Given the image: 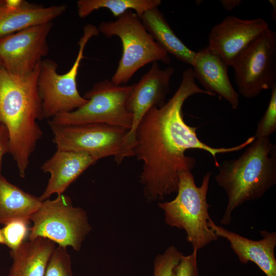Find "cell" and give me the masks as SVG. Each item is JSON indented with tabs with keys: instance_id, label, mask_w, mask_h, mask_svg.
Wrapping results in <instances>:
<instances>
[{
	"instance_id": "6da1fadb",
	"label": "cell",
	"mask_w": 276,
	"mask_h": 276,
	"mask_svg": "<svg viewBox=\"0 0 276 276\" xmlns=\"http://www.w3.org/2000/svg\"><path fill=\"white\" fill-rule=\"evenodd\" d=\"M195 79L192 68L184 71L172 98L161 107H152L136 130L133 156L143 162L140 181L149 201L162 200L177 192L180 172L191 170L196 165L193 157L185 155L187 150L198 149L209 152L218 167V154L239 151L255 139L254 136L249 137L229 148H214L200 141L196 133L197 127L185 122L182 111L184 102L191 96L196 94L210 96L196 84Z\"/></svg>"
},
{
	"instance_id": "7a4b0ae2",
	"label": "cell",
	"mask_w": 276,
	"mask_h": 276,
	"mask_svg": "<svg viewBox=\"0 0 276 276\" xmlns=\"http://www.w3.org/2000/svg\"><path fill=\"white\" fill-rule=\"evenodd\" d=\"M39 66L25 77L13 75L0 66V123L8 131L10 152L22 178L42 134L37 123L43 119L37 88Z\"/></svg>"
},
{
	"instance_id": "3957f363",
	"label": "cell",
	"mask_w": 276,
	"mask_h": 276,
	"mask_svg": "<svg viewBox=\"0 0 276 276\" xmlns=\"http://www.w3.org/2000/svg\"><path fill=\"white\" fill-rule=\"evenodd\" d=\"M215 178L227 196L220 220L229 225L234 211L244 203L258 199L276 183V146L269 137L255 138L237 159L224 160Z\"/></svg>"
},
{
	"instance_id": "277c9868",
	"label": "cell",
	"mask_w": 276,
	"mask_h": 276,
	"mask_svg": "<svg viewBox=\"0 0 276 276\" xmlns=\"http://www.w3.org/2000/svg\"><path fill=\"white\" fill-rule=\"evenodd\" d=\"M211 174L207 172L201 185L197 186L191 170L180 171L176 196L158 203L164 212L166 223L185 231L187 241L197 250L218 239L208 225L210 205L206 197Z\"/></svg>"
},
{
	"instance_id": "5b68a950",
	"label": "cell",
	"mask_w": 276,
	"mask_h": 276,
	"mask_svg": "<svg viewBox=\"0 0 276 276\" xmlns=\"http://www.w3.org/2000/svg\"><path fill=\"white\" fill-rule=\"evenodd\" d=\"M99 33L107 38L117 36L121 40L122 54L111 81L126 85L133 75L145 65L158 61L169 64V54L147 31L140 18L129 10L114 21L101 22Z\"/></svg>"
},
{
	"instance_id": "8992f818",
	"label": "cell",
	"mask_w": 276,
	"mask_h": 276,
	"mask_svg": "<svg viewBox=\"0 0 276 276\" xmlns=\"http://www.w3.org/2000/svg\"><path fill=\"white\" fill-rule=\"evenodd\" d=\"M98 28L87 24L77 44L79 50L70 69L59 74L57 63L52 59H43L39 66L37 88L41 99L43 119H52L56 116L75 110L87 102L77 87V77L84 51L89 40L99 34Z\"/></svg>"
},
{
	"instance_id": "52a82bcc",
	"label": "cell",
	"mask_w": 276,
	"mask_h": 276,
	"mask_svg": "<svg viewBox=\"0 0 276 276\" xmlns=\"http://www.w3.org/2000/svg\"><path fill=\"white\" fill-rule=\"evenodd\" d=\"M30 220L33 224L29 228V240L44 238L75 251L81 249L92 229L86 211L74 206L70 197L63 194L42 201Z\"/></svg>"
},
{
	"instance_id": "ba28073f",
	"label": "cell",
	"mask_w": 276,
	"mask_h": 276,
	"mask_svg": "<svg viewBox=\"0 0 276 276\" xmlns=\"http://www.w3.org/2000/svg\"><path fill=\"white\" fill-rule=\"evenodd\" d=\"M132 86L117 85L108 79L98 82L83 96L87 100L85 104L72 111L59 114L50 122L62 125L103 123L129 131L132 116L126 103Z\"/></svg>"
},
{
	"instance_id": "9c48e42d",
	"label": "cell",
	"mask_w": 276,
	"mask_h": 276,
	"mask_svg": "<svg viewBox=\"0 0 276 276\" xmlns=\"http://www.w3.org/2000/svg\"><path fill=\"white\" fill-rule=\"evenodd\" d=\"M239 93L251 99L276 86V33L268 28L232 66Z\"/></svg>"
},
{
	"instance_id": "30bf717a",
	"label": "cell",
	"mask_w": 276,
	"mask_h": 276,
	"mask_svg": "<svg viewBox=\"0 0 276 276\" xmlns=\"http://www.w3.org/2000/svg\"><path fill=\"white\" fill-rule=\"evenodd\" d=\"M57 149L88 154L97 160L120 152L128 130L103 124L62 125L49 122Z\"/></svg>"
},
{
	"instance_id": "8fae6325",
	"label": "cell",
	"mask_w": 276,
	"mask_h": 276,
	"mask_svg": "<svg viewBox=\"0 0 276 276\" xmlns=\"http://www.w3.org/2000/svg\"><path fill=\"white\" fill-rule=\"evenodd\" d=\"M175 69L169 66L160 68L157 62H152L151 68L135 83L127 99L126 106L132 114L131 127L128 131L119 154L114 158L120 164L126 157L133 156V149L135 144V132L146 113L153 107H161L165 103L169 92L171 78Z\"/></svg>"
},
{
	"instance_id": "7c38bea8",
	"label": "cell",
	"mask_w": 276,
	"mask_h": 276,
	"mask_svg": "<svg viewBox=\"0 0 276 276\" xmlns=\"http://www.w3.org/2000/svg\"><path fill=\"white\" fill-rule=\"evenodd\" d=\"M52 22L33 26L0 38V66L25 77L39 67L49 53L47 38Z\"/></svg>"
},
{
	"instance_id": "4fadbf2b",
	"label": "cell",
	"mask_w": 276,
	"mask_h": 276,
	"mask_svg": "<svg viewBox=\"0 0 276 276\" xmlns=\"http://www.w3.org/2000/svg\"><path fill=\"white\" fill-rule=\"evenodd\" d=\"M269 28L261 18L244 19L228 16L214 26L208 48L232 66L241 54Z\"/></svg>"
},
{
	"instance_id": "5bb4252c",
	"label": "cell",
	"mask_w": 276,
	"mask_h": 276,
	"mask_svg": "<svg viewBox=\"0 0 276 276\" xmlns=\"http://www.w3.org/2000/svg\"><path fill=\"white\" fill-rule=\"evenodd\" d=\"M209 227L217 237L225 239L242 264L252 262L266 276H276V232L266 230L260 232L262 239L253 240L217 225L211 218Z\"/></svg>"
},
{
	"instance_id": "9a60e30c",
	"label": "cell",
	"mask_w": 276,
	"mask_h": 276,
	"mask_svg": "<svg viewBox=\"0 0 276 276\" xmlns=\"http://www.w3.org/2000/svg\"><path fill=\"white\" fill-rule=\"evenodd\" d=\"M66 8L65 5L45 7L22 0H0V38L51 22L63 14Z\"/></svg>"
},
{
	"instance_id": "2e32d148",
	"label": "cell",
	"mask_w": 276,
	"mask_h": 276,
	"mask_svg": "<svg viewBox=\"0 0 276 276\" xmlns=\"http://www.w3.org/2000/svg\"><path fill=\"white\" fill-rule=\"evenodd\" d=\"M98 160L82 152L57 149L41 167L50 174L46 188L39 197L43 201L54 194H62L87 168Z\"/></svg>"
},
{
	"instance_id": "e0dca14e",
	"label": "cell",
	"mask_w": 276,
	"mask_h": 276,
	"mask_svg": "<svg viewBox=\"0 0 276 276\" xmlns=\"http://www.w3.org/2000/svg\"><path fill=\"white\" fill-rule=\"evenodd\" d=\"M192 66L195 79L210 96L217 94L225 99L233 109H238L239 95L229 79V66L222 59L206 47L196 52Z\"/></svg>"
},
{
	"instance_id": "ac0fdd59",
	"label": "cell",
	"mask_w": 276,
	"mask_h": 276,
	"mask_svg": "<svg viewBox=\"0 0 276 276\" xmlns=\"http://www.w3.org/2000/svg\"><path fill=\"white\" fill-rule=\"evenodd\" d=\"M55 244L41 237L24 241L10 251L13 261L8 276H44Z\"/></svg>"
},
{
	"instance_id": "d6986e66",
	"label": "cell",
	"mask_w": 276,
	"mask_h": 276,
	"mask_svg": "<svg viewBox=\"0 0 276 276\" xmlns=\"http://www.w3.org/2000/svg\"><path fill=\"white\" fill-rule=\"evenodd\" d=\"M140 19L147 31L168 54L193 65L196 52L189 49L177 36L158 8L147 11Z\"/></svg>"
},
{
	"instance_id": "ffe728a7",
	"label": "cell",
	"mask_w": 276,
	"mask_h": 276,
	"mask_svg": "<svg viewBox=\"0 0 276 276\" xmlns=\"http://www.w3.org/2000/svg\"><path fill=\"white\" fill-rule=\"evenodd\" d=\"M42 201L0 175V224L6 225L18 219L30 220Z\"/></svg>"
},
{
	"instance_id": "44dd1931",
	"label": "cell",
	"mask_w": 276,
	"mask_h": 276,
	"mask_svg": "<svg viewBox=\"0 0 276 276\" xmlns=\"http://www.w3.org/2000/svg\"><path fill=\"white\" fill-rule=\"evenodd\" d=\"M161 3L160 0H79L77 13L80 18H83L95 10L106 8L117 18L129 10H134L141 18L147 11L158 8Z\"/></svg>"
},
{
	"instance_id": "7402d4cb",
	"label": "cell",
	"mask_w": 276,
	"mask_h": 276,
	"mask_svg": "<svg viewBox=\"0 0 276 276\" xmlns=\"http://www.w3.org/2000/svg\"><path fill=\"white\" fill-rule=\"evenodd\" d=\"M30 221L16 220L0 228V244L6 245L11 250L17 249L29 234Z\"/></svg>"
},
{
	"instance_id": "603a6c76",
	"label": "cell",
	"mask_w": 276,
	"mask_h": 276,
	"mask_svg": "<svg viewBox=\"0 0 276 276\" xmlns=\"http://www.w3.org/2000/svg\"><path fill=\"white\" fill-rule=\"evenodd\" d=\"M44 276H73L72 260L66 248L55 247L49 260Z\"/></svg>"
},
{
	"instance_id": "cb8c5ba5",
	"label": "cell",
	"mask_w": 276,
	"mask_h": 276,
	"mask_svg": "<svg viewBox=\"0 0 276 276\" xmlns=\"http://www.w3.org/2000/svg\"><path fill=\"white\" fill-rule=\"evenodd\" d=\"M183 255L175 246L168 247L154 258L152 276H171L173 270Z\"/></svg>"
},
{
	"instance_id": "d4e9b609",
	"label": "cell",
	"mask_w": 276,
	"mask_h": 276,
	"mask_svg": "<svg viewBox=\"0 0 276 276\" xmlns=\"http://www.w3.org/2000/svg\"><path fill=\"white\" fill-rule=\"evenodd\" d=\"M271 90L268 105L258 124L255 138L269 137L276 130V86Z\"/></svg>"
},
{
	"instance_id": "484cf974",
	"label": "cell",
	"mask_w": 276,
	"mask_h": 276,
	"mask_svg": "<svg viewBox=\"0 0 276 276\" xmlns=\"http://www.w3.org/2000/svg\"><path fill=\"white\" fill-rule=\"evenodd\" d=\"M197 251L193 249L189 255H183L173 270L171 276H200L197 265Z\"/></svg>"
},
{
	"instance_id": "4316f807",
	"label": "cell",
	"mask_w": 276,
	"mask_h": 276,
	"mask_svg": "<svg viewBox=\"0 0 276 276\" xmlns=\"http://www.w3.org/2000/svg\"><path fill=\"white\" fill-rule=\"evenodd\" d=\"M9 151H10V147L8 132L5 126L0 123V169L3 157Z\"/></svg>"
},
{
	"instance_id": "83f0119b",
	"label": "cell",
	"mask_w": 276,
	"mask_h": 276,
	"mask_svg": "<svg viewBox=\"0 0 276 276\" xmlns=\"http://www.w3.org/2000/svg\"><path fill=\"white\" fill-rule=\"evenodd\" d=\"M240 0H221L220 3L223 8L227 11H231L241 3Z\"/></svg>"
},
{
	"instance_id": "f1b7e54d",
	"label": "cell",
	"mask_w": 276,
	"mask_h": 276,
	"mask_svg": "<svg viewBox=\"0 0 276 276\" xmlns=\"http://www.w3.org/2000/svg\"><path fill=\"white\" fill-rule=\"evenodd\" d=\"M269 2L272 7L273 11V12L272 13V15H274V13L276 14V1L275 0H269ZM274 17L275 18V16Z\"/></svg>"
}]
</instances>
